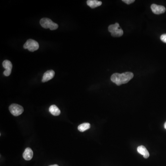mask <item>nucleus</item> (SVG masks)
I'll return each mask as SVG.
<instances>
[{"label": "nucleus", "mask_w": 166, "mask_h": 166, "mask_svg": "<svg viewBox=\"0 0 166 166\" xmlns=\"http://www.w3.org/2000/svg\"><path fill=\"white\" fill-rule=\"evenodd\" d=\"M134 74L130 72L122 74L115 73L111 76V80L113 83L119 86L128 83L134 78Z\"/></svg>", "instance_id": "obj_1"}, {"label": "nucleus", "mask_w": 166, "mask_h": 166, "mask_svg": "<svg viewBox=\"0 0 166 166\" xmlns=\"http://www.w3.org/2000/svg\"><path fill=\"white\" fill-rule=\"evenodd\" d=\"M41 26L45 29L49 28L51 30H55L58 28V25L48 18H43L40 21Z\"/></svg>", "instance_id": "obj_2"}, {"label": "nucleus", "mask_w": 166, "mask_h": 166, "mask_svg": "<svg viewBox=\"0 0 166 166\" xmlns=\"http://www.w3.org/2000/svg\"><path fill=\"white\" fill-rule=\"evenodd\" d=\"M39 47L38 43L35 40L30 39L27 40L25 45H24V48L27 49L30 52H34L38 50Z\"/></svg>", "instance_id": "obj_3"}, {"label": "nucleus", "mask_w": 166, "mask_h": 166, "mask_svg": "<svg viewBox=\"0 0 166 166\" xmlns=\"http://www.w3.org/2000/svg\"><path fill=\"white\" fill-rule=\"evenodd\" d=\"M10 112L13 115L18 116L21 115L24 112L23 107L17 104H12L9 107Z\"/></svg>", "instance_id": "obj_4"}, {"label": "nucleus", "mask_w": 166, "mask_h": 166, "mask_svg": "<svg viewBox=\"0 0 166 166\" xmlns=\"http://www.w3.org/2000/svg\"><path fill=\"white\" fill-rule=\"evenodd\" d=\"M3 67L5 68V70L4 71V75L5 76H8L10 75L12 72V63L10 61L8 60H5L3 63Z\"/></svg>", "instance_id": "obj_5"}, {"label": "nucleus", "mask_w": 166, "mask_h": 166, "mask_svg": "<svg viewBox=\"0 0 166 166\" xmlns=\"http://www.w3.org/2000/svg\"><path fill=\"white\" fill-rule=\"evenodd\" d=\"M151 9L153 13L155 14H160L164 13L166 11V8L164 6L157 5V4H152Z\"/></svg>", "instance_id": "obj_6"}, {"label": "nucleus", "mask_w": 166, "mask_h": 166, "mask_svg": "<svg viewBox=\"0 0 166 166\" xmlns=\"http://www.w3.org/2000/svg\"><path fill=\"white\" fill-rule=\"evenodd\" d=\"M55 74V73L54 71L52 70L47 71L43 74L42 81L43 82H46L50 80H51L52 78H54Z\"/></svg>", "instance_id": "obj_7"}, {"label": "nucleus", "mask_w": 166, "mask_h": 166, "mask_svg": "<svg viewBox=\"0 0 166 166\" xmlns=\"http://www.w3.org/2000/svg\"><path fill=\"white\" fill-rule=\"evenodd\" d=\"M137 151L140 154L143 155L144 158H145V159L148 158L150 156L149 152L146 149L145 146H143V145L138 146L137 148Z\"/></svg>", "instance_id": "obj_8"}, {"label": "nucleus", "mask_w": 166, "mask_h": 166, "mask_svg": "<svg viewBox=\"0 0 166 166\" xmlns=\"http://www.w3.org/2000/svg\"><path fill=\"white\" fill-rule=\"evenodd\" d=\"M33 153L31 148H26L23 154V157L26 161H30L32 158Z\"/></svg>", "instance_id": "obj_9"}, {"label": "nucleus", "mask_w": 166, "mask_h": 166, "mask_svg": "<svg viewBox=\"0 0 166 166\" xmlns=\"http://www.w3.org/2000/svg\"><path fill=\"white\" fill-rule=\"evenodd\" d=\"M87 4L91 8H94L101 6L102 3L97 0H88L87 1Z\"/></svg>", "instance_id": "obj_10"}, {"label": "nucleus", "mask_w": 166, "mask_h": 166, "mask_svg": "<svg viewBox=\"0 0 166 166\" xmlns=\"http://www.w3.org/2000/svg\"><path fill=\"white\" fill-rule=\"evenodd\" d=\"M49 112L54 116H58L61 113L60 109L55 105H52L49 108Z\"/></svg>", "instance_id": "obj_11"}, {"label": "nucleus", "mask_w": 166, "mask_h": 166, "mask_svg": "<svg viewBox=\"0 0 166 166\" xmlns=\"http://www.w3.org/2000/svg\"><path fill=\"white\" fill-rule=\"evenodd\" d=\"M90 125L89 123H84L81 124L80 125L78 126V131L80 132H84L86 130H88L90 128Z\"/></svg>", "instance_id": "obj_12"}, {"label": "nucleus", "mask_w": 166, "mask_h": 166, "mask_svg": "<svg viewBox=\"0 0 166 166\" xmlns=\"http://www.w3.org/2000/svg\"><path fill=\"white\" fill-rule=\"evenodd\" d=\"M111 35L113 37H119L122 36L123 34V30L121 29H117L114 30L113 32L111 33Z\"/></svg>", "instance_id": "obj_13"}, {"label": "nucleus", "mask_w": 166, "mask_h": 166, "mask_svg": "<svg viewBox=\"0 0 166 166\" xmlns=\"http://www.w3.org/2000/svg\"><path fill=\"white\" fill-rule=\"evenodd\" d=\"M119 27V24L118 23H116L114 25H111L109 26L108 30H109V32H110L111 33L114 30L118 29Z\"/></svg>", "instance_id": "obj_14"}, {"label": "nucleus", "mask_w": 166, "mask_h": 166, "mask_svg": "<svg viewBox=\"0 0 166 166\" xmlns=\"http://www.w3.org/2000/svg\"><path fill=\"white\" fill-rule=\"evenodd\" d=\"M161 40L163 41V42L166 43V34H163L160 37Z\"/></svg>", "instance_id": "obj_15"}, {"label": "nucleus", "mask_w": 166, "mask_h": 166, "mask_svg": "<svg viewBox=\"0 0 166 166\" xmlns=\"http://www.w3.org/2000/svg\"><path fill=\"white\" fill-rule=\"evenodd\" d=\"M122 1L127 4H130L134 3V0H123Z\"/></svg>", "instance_id": "obj_16"}, {"label": "nucleus", "mask_w": 166, "mask_h": 166, "mask_svg": "<svg viewBox=\"0 0 166 166\" xmlns=\"http://www.w3.org/2000/svg\"><path fill=\"white\" fill-rule=\"evenodd\" d=\"M58 166V165H56V164H55V165H51V166Z\"/></svg>", "instance_id": "obj_17"}, {"label": "nucleus", "mask_w": 166, "mask_h": 166, "mask_svg": "<svg viewBox=\"0 0 166 166\" xmlns=\"http://www.w3.org/2000/svg\"><path fill=\"white\" fill-rule=\"evenodd\" d=\"M164 128L166 129V122H165V124H164Z\"/></svg>", "instance_id": "obj_18"}]
</instances>
